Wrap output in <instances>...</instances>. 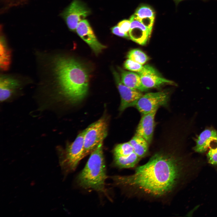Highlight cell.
Wrapping results in <instances>:
<instances>
[{
	"instance_id": "cell-10",
	"label": "cell",
	"mask_w": 217,
	"mask_h": 217,
	"mask_svg": "<svg viewBox=\"0 0 217 217\" xmlns=\"http://www.w3.org/2000/svg\"><path fill=\"white\" fill-rule=\"evenodd\" d=\"M129 20L131 21L129 32L130 39L140 45H145L150 36L153 28L136 18L134 14Z\"/></svg>"
},
{
	"instance_id": "cell-22",
	"label": "cell",
	"mask_w": 217,
	"mask_h": 217,
	"mask_svg": "<svg viewBox=\"0 0 217 217\" xmlns=\"http://www.w3.org/2000/svg\"><path fill=\"white\" fill-rule=\"evenodd\" d=\"M208 162L213 165H217V146L215 148L210 147L207 154Z\"/></svg>"
},
{
	"instance_id": "cell-9",
	"label": "cell",
	"mask_w": 217,
	"mask_h": 217,
	"mask_svg": "<svg viewBox=\"0 0 217 217\" xmlns=\"http://www.w3.org/2000/svg\"><path fill=\"white\" fill-rule=\"evenodd\" d=\"M77 34L98 55L106 48L98 40L88 22L83 20L79 23L76 29Z\"/></svg>"
},
{
	"instance_id": "cell-19",
	"label": "cell",
	"mask_w": 217,
	"mask_h": 217,
	"mask_svg": "<svg viewBox=\"0 0 217 217\" xmlns=\"http://www.w3.org/2000/svg\"><path fill=\"white\" fill-rule=\"evenodd\" d=\"M134 153L133 147L129 142L117 145L113 150L114 156L126 157Z\"/></svg>"
},
{
	"instance_id": "cell-8",
	"label": "cell",
	"mask_w": 217,
	"mask_h": 217,
	"mask_svg": "<svg viewBox=\"0 0 217 217\" xmlns=\"http://www.w3.org/2000/svg\"><path fill=\"white\" fill-rule=\"evenodd\" d=\"M112 72L121 96L120 111L123 112L128 108L135 106L143 94L141 92L131 89L124 85L117 72L114 69Z\"/></svg>"
},
{
	"instance_id": "cell-5",
	"label": "cell",
	"mask_w": 217,
	"mask_h": 217,
	"mask_svg": "<svg viewBox=\"0 0 217 217\" xmlns=\"http://www.w3.org/2000/svg\"><path fill=\"white\" fill-rule=\"evenodd\" d=\"M104 118H100L86 128L84 139L83 158L90 154L107 134L108 126Z\"/></svg>"
},
{
	"instance_id": "cell-13",
	"label": "cell",
	"mask_w": 217,
	"mask_h": 217,
	"mask_svg": "<svg viewBox=\"0 0 217 217\" xmlns=\"http://www.w3.org/2000/svg\"><path fill=\"white\" fill-rule=\"evenodd\" d=\"M138 74L143 86L148 90L151 88H159L166 84L176 85L174 81L162 77L156 70Z\"/></svg>"
},
{
	"instance_id": "cell-1",
	"label": "cell",
	"mask_w": 217,
	"mask_h": 217,
	"mask_svg": "<svg viewBox=\"0 0 217 217\" xmlns=\"http://www.w3.org/2000/svg\"><path fill=\"white\" fill-rule=\"evenodd\" d=\"M186 163L179 156L158 152L145 164L127 176L112 177L114 183L124 188L155 198L171 193L184 176Z\"/></svg>"
},
{
	"instance_id": "cell-17",
	"label": "cell",
	"mask_w": 217,
	"mask_h": 217,
	"mask_svg": "<svg viewBox=\"0 0 217 217\" xmlns=\"http://www.w3.org/2000/svg\"><path fill=\"white\" fill-rule=\"evenodd\" d=\"M0 68L2 71L7 70L9 68L11 62V52L3 35L0 38Z\"/></svg>"
},
{
	"instance_id": "cell-20",
	"label": "cell",
	"mask_w": 217,
	"mask_h": 217,
	"mask_svg": "<svg viewBox=\"0 0 217 217\" xmlns=\"http://www.w3.org/2000/svg\"><path fill=\"white\" fill-rule=\"evenodd\" d=\"M127 57L128 59L142 65L149 60V57L144 52L137 49L130 50L127 53Z\"/></svg>"
},
{
	"instance_id": "cell-16",
	"label": "cell",
	"mask_w": 217,
	"mask_h": 217,
	"mask_svg": "<svg viewBox=\"0 0 217 217\" xmlns=\"http://www.w3.org/2000/svg\"><path fill=\"white\" fill-rule=\"evenodd\" d=\"M129 142L132 146L134 153L141 159L147 155L149 144L143 137L135 134Z\"/></svg>"
},
{
	"instance_id": "cell-24",
	"label": "cell",
	"mask_w": 217,
	"mask_h": 217,
	"mask_svg": "<svg viewBox=\"0 0 217 217\" xmlns=\"http://www.w3.org/2000/svg\"><path fill=\"white\" fill-rule=\"evenodd\" d=\"M111 31L113 34L117 36L127 39H130L129 35L121 32L118 26H116L112 27Z\"/></svg>"
},
{
	"instance_id": "cell-21",
	"label": "cell",
	"mask_w": 217,
	"mask_h": 217,
	"mask_svg": "<svg viewBox=\"0 0 217 217\" xmlns=\"http://www.w3.org/2000/svg\"><path fill=\"white\" fill-rule=\"evenodd\" d=\"M124 67L127 70L137 73L141 71L144 68L143 65L129 59L124 62Z\"/></svg>"
},
{
	"instance_id": "cell-12",
	"label": "cell",
	"mask_w": 217,
	"mask_h": 217,
	"mask_svg": "<svg viewBox=\"0 0 217 217\" xmlns=\"http://www.w3.org/2000/svg\"><path fill=\"white\" fill-rule=\"evenodd\" d=\"M22 82L12 76L2 75L0 79V99L3 102L9 99L20 87Z\"/></svg>"
},
{
	"instance_id": "cell-23",
	"label": "cell",
	"mask_w": 217,
	"mask_h": 217,
	"mask_svg": "<svg viewBox=\"0 0 217 217\" xmlns=\"http://www.w3.org/2000/svg\"><path fill=\"white\" fill-rule=\"evenodd\" d=\"M117 26L121 32L129 35L131 27V21L130 20H122L118 23Z\"/></svg>"
},
{
	"instance_id": "cell-25",
	"label": "cell",
	"mask_w": 217,
	"mask_h": 217,
	"mask_svg": "<svg viewBox=\"0 0 217 217\" xmlns=\"http://www.w3.org/2000/svg\"><path fill=\"white\" fill-rule=\"evenodd\" d=\"M185 0H173L176 5H177L180 2Z\"/></svg>"
},
{
	"instance_id": "cell-18",
	"label": "cell",
	"mask_w": 217,
	"mask_h": 217,
	"mask_svg": "<svg viewBox=\"0 0 217 217\" xmlns=\"http://www.w3.org/2000/svg\"><path fill=\"white\" fill-rule=\"evenodd\" d=\"M133 14L139 20L154 22L155 12L152 8L149 5L145 4L140 5Z\"/></svg>"
},
{
	"instance_id": "cell-2",
	"label": "cell",
	"mask_w": 217,
	"mask_h": 217,
	"mask_svg": "<svg viewBox=\"0 0 217 217\" xmlns=\"http://www.w3.org/2000/svg\"><path fill=\"white\" fill-rule=\"evenodd\" d=\"M45 57L46 75L43 84L50 89L53 97H60L72 103L86 96L89 72L82 63L74 58L54 54Z\"/></svg>"
},
{
	"instance_id": "cell-15",
	"label": "cell",
	"mask_w": 217,
	"mask_h": 217,
	"mask_svg": "<svg viewBox=\"0 0 217 217\" xmlns=\"http://www.w3.org/2000/svg\"><path fill=\"white\" fill-rule=\"evenodd\" d=\"M122 82L127 86L143 92L148 90L143 86L139 75L135 72L127 71L119 69Z\"/></svg>"
},
{
	"instance_id": "cell-3",
	"label": "cell",
	"mask_w": 217,
	"mask_h": 217,
	"mask_svg": "<svg viewBox=\"0 0 217 217\" xmlns=\"http://www.w3.org/2000/svg\"><path fill=\"white\" fill-rule=\"evenodd\" d=\"M103 142L100 143L90 153L85 166L78 176V183L83 188L100 192L105 191V182L107 176Z\"/></svg>"
},
{
	"instance_id": "cell-11",
	"label": "cell",
	"mask_w": 217,
	"mask_h": 217,
	"mask_svg": "<svg viewBox=\"0 0 217 217\" xmlns=\"http://www.w3.org/2000/svg\"><path fill=\"white\" fill-rule=\"evenodd\" d=\"M159 107L142 115L137 128L136 134L144 138L150 144L152 142L155 127V117Z\"/></svg>"
},
{
	"instance_id": "cell-4",
	"label": "cell",
	"mask_w": 217,
	"mask_h": 217,
	"mask_svg": "<svg viewBox=\"0 0 217 217\" xmlns=\"http://www.w3.org/2000/svg\"><path fill=\"white\" fill-rule=\"evenodd\" d=\"M86 129L80 133L74 141L64 151L59 153V162L65 174L73 171L83 158L84 139Z\"/></svg>"
},
{
	"instance_id": "cell-7",
	"label": "cell",
	"mask_w": 217,
	"mask_h": 217,
	"mask_svg": "<svg viewBox=\"0 0 217 217\" xmlns=\"http://www.w3.org/2000/svg\"><path fill=\"white\" fill-rule=\"evenodd\" d=\"M169 95L168 92L164 91L147 93L139 99L135 107L142 115L148 113L156 108L166 106Z\"/></svg>"
},
{
	"instance_id": "cell-14",
	"label": "cell",
	"mask_w": 217,
	"mask_h": 217,
	"mask_svg": "<svg viewBox=\"0 0 217 217\" xmlns=\"http://www.w3.org/2000/svg\"><path fill=\"white\" fill-rule=\"evenodd\" d=\"M217 140V131L207 129L203 131L196 140L193 150L197 153H203L210 148L212 142Z\"/></svg>"
},
{
	"instance_id": "cell-6",
	"label": "cell",
	"mask_w": 217,
	"mask_h": 217,
	"mask_svg": "<svg viewBox=\"0 0 217 217\" xmlns=\"http://www.w3.org/2000/svg\"><path fill=\"white\" fill-rule=\"evenodd\" d=\"M90 10L80 0H74L61 14L70 30L75 31L78 24L89 15Z\"/></svg>"
}]
</instances>
